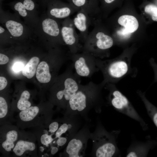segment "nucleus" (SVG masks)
<instances>
[{"label": "nucleus", "mask_w": 157, "mask_h": 157, "mask_svg": "<svg viewBox=\"0 0 157 157\" xmlns=\"http://www.w3.org/2000/svg\"><path fill=\"white\" fill-rule=\"evenodd\" d=\"M105 85L102 81L98 84L91 81L85 85L81 84L67 104L66 108L68 116L80 115L85 118L93 108L100 113L104 103L102 91Z\"/></svg>", "instance_id": "1"}, {"label": "nucleus", "mask_w": 157, "mask_h": 157, "mask_svg": "<svg viewBox=\"0 0 157 157\" xmlns=\"http://www.w3.org/2000/svg\"><path fill=\"white\" fill-rule=\"evenodd\" d=\"M131 60L130 56H126L105 60L96 58L97 65L102 74L104 84H115L126 76H136L137 69L132 67Z\"/></svg>", "instance_id": "2"}, {"label": "nucleus", "mask_w": 157, "mask_h": 157, "mask_svg": "<svg viewBox=\"0 0 157 157\" xmlns=\"http://www.w3.org/2000/svg\"><path fill=\"white\" fill-rule=\"evenodd\" d=\"M120 130L108 131L99 121L95 131L90 133L93 143L92 156L96 157H120L117 140Z\"/></svg>", "instance_id": "3"}, {"label": "nucleus", "mask_w": 157, "mask_h": 157, "mask_svg": "<svg viewBox=\"0 0 157 157\" xmlns=\"http://www.w3.org/2000/svg\"><path fill=\"white\" fill-rule=\"evenodd\" d=\"M108 92V104L118 112L138 122L144 131L148 129L147 124L137 112L128 98L120 92L115 84L107 83L104 87Z\"/></svg>", "instance_id": "4"}, {"label": "nucleus", "mask_w": 157, "mask_h": 157, "mask_svg": "<svg viewBox=\"0 0 157 157\" xmlns=\"http://www.w3.org/2000/svg\"><path fill=\"white\" fill-rule=\"evenodd\" d=\"M97 21H94V28L83 43L82 51L102 58L108 56L107 51L113 46L112 38L100 30Z\"/></svg>", "instance_id": "5"}, {"label": "nucleus", "mask_w": 157, "mask_h": 157, "mask_svg": "<svg viewBox=\"0 0 157 157\" xmlns=\"http://www.w3.org/2000/svg\"><path fill=\"white\" fill-rule=\"evenodd\" d=\"M60 20L42 15L33 30L34 34L40 40L56 47L58 44H64L62 39Z\"/></svg>", "instance_id": "6"}, {"label": "nucleus", "mask_w": 157, "mask_h": 157, "mask_svg": "<svg viewBox=\"0 0 157 157\" xmlns=\"http://www.w3.org/2000/svg\"><path fill=\"white\" fill-rule=\"evenodd\" d=\"M16 13L4 10L0 6V22L16 42L23 41L34 34L33 30L21 19Z\"/></svg>", "instance_id": "7"}, {"label": "nucleus", "mask_w": 157, "mask_h": 157, "mask_svg": "<svg viewBox=\"0 0 157 157\" xmlns=\"http://www.w3.org/2000/svg\"><path fill=\"white\" fill-rule=\"evenodd\" d=\"M80 78L75 73L71 64L61 78L55 97L58 103L65 108H66L69 101L78 90L81 84Z\"/></svg>", "instance_id": "8"}, {"label": "nucleus", "mask_w": 157, "mask_h": 157, "mask_svg": "<svg viewBox=\"0 0 157 157\" xmlns=\"http://www.w3.org/2000/svg\"><path fill=\"white\" fill-rule=\"evenodd\" d=\"M71 65L76 74L78 76L90 78L99 71L96 63V58L84 51L70 54Z\"/></svg>", "instance_id": "9"}, {"label": "nucleus", "mask_w": 157, "mask_h": 157, "mask_svg": "<svg viewBox=\"0 0 157 157\" xmlns=\"http://www.w3.org/2000/svg\"><path fill=\"white\" fill-rule=\"evenodd\" d=\"M11 8L33 31L40 19L34 0H20L10 3Z\"/></svg>", "instance_id": "10"}, {"label": "nucleus", "mask_w": 157, "mask_h": 157, "mask_svg": "<svg viewBox=\"0 0 157 157\" xmlns=\"http://www.w3.org/2000/svg\"><path fill=\"white\" fill-rule=\"evenodd\" d=\"M75 29L72 19L70 17L63 19L61 23L62 39L64 44L68 47L70 54L79 52L82 49V41Z\"/></svg>", "instance_id": "11"}, {"label": "nucleus", "mask_w": 157, "mask_h": 157, "mask_svg": "<svg viewBox=\"0 0 157 157\" xmlns=\"http://www.w3.org/2000/svg\"><path fill=\"white\" fill-rule=\"evenodd\" d=\"M90 135L88 126H85L69 141L65 151V156L69 157H83Z\"/></svg>", "instance_id": "12"}, {"label": "nucleus", "mask_w": 157, "mask_h": 157, "mask_svg": "<svg viewBox=\"0 0 157 157\" xmlns=\"http://www.w3.org/2000/svg\"><path fill=\"white\" fill-rule=\"evenodd\" d=\"M78 10L71 4L58 0H49L47 3V15L57 19H64Z\"/></svg>", "instance_id": "13"}, {"label": "nucleus", "mask_w": 157, "mask_h": 157, "mask_svg": "<svg viewBox=\"0 0 157 157\" xmlns=\"http://www.w3.org/2000/svg\"><path fill=\"white\" fill-rule=\"evenodd\" d=\"M144 141L133 140L127 148L126 157H147L150 150L157 145V140L152 139L148 136Z\"/></svg>", "instance_id": "14"}, {"label": "nucleus", "mask_w": 157, "mask_h": 157, "mask_svg": "<svg viewBox=\"0 0 157 157\" xmlns=\"http://www.w3.org/2000/svg\"><path fill=\"white\" fill-rule=\"evenodd\" d=\"M72 21L75 28L79 32V36L83 43L88 35L89 26L94 20L86 11L80 10L78 11Z\"/></svg>", "instance_id": "15"}, {"label": "nucleus", "mask_w": 157, "mask_h": 157, "mask_svg": "<svg viewBox=\"0 0 157 157\" xmlns=\"http://www.w3.org/2000/svg\"><path fill=\"white\" fill-rule=\"evenodd\" d=\"M69 3L78 10L86 11L93 19L98 12L97 0H68Z\"/></svg>", "instance_id": "16"}, {"label": "nucleus", "mask_w": 157, "mask_h": 157, "mask_svg": "<svg viewBox=\"0 0 157 157\" xmlns=\"http://www.w3.org/2000/svg\"><path fill=\"white\" fill-rule=\"evenodd\" d=\"M118 23L124 28L119 31L124 34H128L134 32L139 26V24L136 18L133 16L124 15L120 16L118 19Z\"/></svg>", "instance_id": "17"}, {"label": "nucleus", "mask_w": 157, "mask_h": 157, "mask_svg": "<svg viewBox=\"0 0 157 157\" xmlns=\"http://www.w3.org/2000/svg\"><path fill=\"white\" fill-rule=\"evenodd\" d=\"M137 93L143 102L149 117L157 129V107L147 98L145 92L138 90Z\"/></svg>", "instance_id": "18"}, {"label": "nucleus", "mask_w": 157, "mask_h": 157, "mask_svg": "<svg viewBox=\"0 0 157 157\" xmlns=\"http://www.w3.org/2000/svg\"><path fill=\"white\" fill-rule=\"evenodd\" d=\"M36 78L41 83H48L51 81V75L49 65L46 62L42 61L38 65L36 71Z\"/></svg>", "instance_id": "19"}, {"label": "nucleus", "mask_w": 157, "mask_h": 157, "mask_svg": "<svg viewBox=\"0 0 157 157\" xmlns=\"http://www.w3.org/2000/svg\"><path fill=\"white\" fill-rule=\"evenodd\" d=\"M18 134L17 131L11 130L7 132L5 135V139L1 144L3 149L7 152H10L15 147L17 141Z\"/></svg>", "instance_id": "20"}, {"label": "nucleus", "mask_w": 157, "mask_h": 157, "mask_svg": "<svg viewBox=\"0 0 157 157\" xmlns=\"http://www.w3.org/2000/svg\"><path fill=\"white\" fill-rule=\"evenodd\" d=\"M34 143L24 140H19L17 142L13 151L18 156H21L27 151H33L35 149Z\"/></svg>", "instance_id": "21"}, {"label": "nucleus", "mask_w": 157, "mask_h": 157, "mask_svg": "<svg viewBox=\"0 0 157 157\" xmlns=\"http://www.w3.org/2000/svg\"><path fill=\"white\" fill-rule=\"evenodd\" d=\"M40 61L37 56L32 57L22 69V74L28 78H32L36 73Z\"/></svg>", "instance_id": "22"}, {"label": "nucleus", "mask_w": 157, "mask_h": 157, "mask_svg": "<svg viewBox=\"0 0 157 157\" xmlns=\"http://www.w3.org/2000/svg\"><path fill=\"white\" fill-rule=\"evenodd\" d=\"M40 109L37 106H32L28 108L20 111L19 116L20 120L24 122L33 121L40 113Z\"/></svg>", "instance_id": "23"}, {"label": "nucleus", "mask_w": 157, "mask_h": 157, "mask_svg": "<svg viewBox=\"0 0 157 157\" xmlns=\"http://www.w3.org/2000/svg\"><path fill=\"white\" fill-rule=\"evenodd\" d=\"M30 96V93L27 90L22 92L17 104V107L20 110H26L31 106V104L28 100Z\"/></svg>", "instance_id": "24"}, {"label": "nucleus", "mask_w": 157, "mask_h": 157, "mask_svg": "<svg viewBox=\"0 0 157 157\" xmlns=\"http://www.w3.org/2000/svg\"><path fill=\"white\" fill-rule=\"evenodd\" d=\"M0 38L1 42L10 43L16 42L8 31L1 25L0 26Z\"/></svg>", "instance_id": "25"}, {"label": "nucleus", "mask_w": 157, "mask_h": 157, "mask_svg": "<svg viewBox=\"0 0 157 157\" xmlns=\"http://www.w3.org/2000/svg\"><path fill=\"white\" fill-rule=\"evenodd\" d=\"M144 11L151 16L152 20L157 22V6L150 3L147 4L144 7Z\"/></svg>", "instance_id": "26"}, {"label": "nucleus", "mask_w": 157, "mask_h": 157, "mask_svg": "<svg viewBox=\"0 0 157 157\" xmlns=\"http://www.w3.org/2000/svg\"><path fill=\"white\" fill-rule=\"evenodd\" d=\"M8 105L7 103L3 97H0V118L5 117L8 113Z\"/></svg>", "instance_id": "27"}, {"label": "nucleus", "mask_w": 157, "mask_h": 157, "mask_svg": "<svg viewBox=\"0 0 157 157\" xmlns=\"http://www.w3.org/2000/svg\"><path fill=\"white\" fill-rule=\"evenodd\" d=\"M53 134L49 135L48 132L45 131V133L41 137L40 141L41 143L46 146L50 144L54 139L52 137Z\"/></svg>", "instance_id": "28"}, {"label": "nucleus", "mask_w": 157, "mask_h": 157, "mask_svg": "<svg viewBox=\"0 0 157 157\" xmlns=\"http://www.w3.org/2000/svg\"><path fill=\"white\" fill-rule=\"evenodd\" d=\"M149 62L151 67L154 74V80L153 83H157V63L153 58L149 60Z\"/></svg>", "instance_id": "29"}, {"label": "nucleus", "mask_w": 157, "mask_h": 157, "mask_svg": "<svg viewBox=\"0 0 157 157\" xmlns=\"http://www.w3.org/2000/svg\"><path fill=\"white\" fill-rule=\"evenodd\" d=\"M59 124L58 122H54L50 124L49 126V132L51 134L54 133L58 129Z\"/></svg>", "instance_id": "30"}, {"label": "nucleus", "mask_w": 157, "mask_h": 157, "mask_svg": "<svg viewBox=\"0 0 157 157\" xmlns=\"http://www.w3.org/2000/svg\"><path fill=\"white\" fill-rule=\"evenodd\" d=\"M9 60V58L6 55L1 53H0V65L6 64L8 62Z\"/></svg>", "instance_id": "31"}, {"label": "nucleus", "mask_w": 157, "mask_h": 157, "mask_svg": "<svg viewBox=\"0 0 157 157\" xmlns=\"http://www.w3.org/2000/svg\"><path fill=\"white\" fill-rule=\"evenodd\" d=\"M8 84L7 81L5 78L3 76L0 77V90L4 89Z\"/></svg>", "instance_id": "32"}, {"label": "nucleus", "mask_w": 157, "mask_h": 157, "mask_svg": "<svg viewBox=\"0 0 157 157\" xmlns=\"http://www.w3.org/2000/svg\"><path fill=\"white\" fill-rule=\"evenodd\" d=\"M67 139L64 137H60L56 141L57 144L59 146H62L64 145L67 142Z\"/></svg>", "instance_id": "33"}, {"label": "nucleus", "mask_w": 157, "mask_h": 157, "mask_svg": "<svg viewBox=\"0 0 157 157\" xmlns=\"http://www.w3.org/2000/svg\"><path fill=\"white\" fill-rule=\"evenodd\" d=\"M23 66V65L22 63H17L13 66V69L16 72L19 71L23 69L24 67Z\"/></svg>", "instance_id": "34"}, {"label": "nucleus", "mask_w": 157, "mask_h": 157, "mask_svg": "<svg viewBox=\"0 0 157 157\" xmlns=\"http://www.w3.org/2000/svg\"><path fill=\"white\" fill-rule=\"evenodd\" d=\"M58 151V148L56 147H53L51 150V153L52 155L55 154Z\"/></svg>", "instance_id": "35"}, {"label": "nucleus", "mask_w": 157, "mask_h": 157, "mask_svg": "<svg viewBox=\"0 0 157 157\" xmlns=\"http://www.w3.org/2000/svg\"><path fill=\"white\" fill-rule=\"evenodd\" d=\"M116 0H103L105 4H110L114 3Z\"/></svg>", "instance_id": "36"}, {"label": "nucleus", "mask_w": 157, "mask_h": 157, "mask_svg": "<svg viewBox=\"0 0 157 157\" xmlns=\"http://www.w3.org/2000/svg\"><path fill=\"white\" fill-rule=\"evenodd\" d=\"M39 149L40 151L41 152H43L44 150V148L42 146H40L39 147Z\"/></svg>", "instance_id": "37"}, {"label": "nucleus", "mask_w": 157, "mask_h": 157, "mask_svg": "<svg viewBox=\"0 0 157 157\" xmlns=\"http://www.w3.org/2000/svg\"><path fill=\"white\" fill-rule=\"evenodd\" d=\"M45 3H47L49 0H42Z\"/></svg>", "instance_id": "38"}, {"label": "nucleus", "mask_w": 157, "mask_h": 157, "mask_svg": "<svg viewBox=\"0 0 157 157\" xmlns=\"http://www.w3.org/2000/svg\"><path fill=\"white\" fill-rule=\"evenodd\" d=\"M44 156H48V155L47 154H44Z\"/></svg>", "instance_id": "39"}, {"label": "nucleus", "mask_w": 157, "mask_h": 157, "mask_svg": "<svg viewBox=\"0 0 157 157\" xmlns=\"http://www.w3.org/2000/svg\"><path fill=\"white\" fill-rule=\"evenodd\" d=\"M0 1H1V0Z\"/></svg>", "instance_id": "40"}]
</instances>
